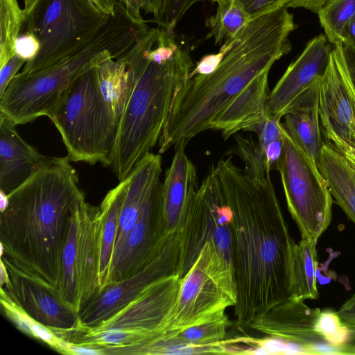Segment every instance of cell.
<instances>
[{"label":"cell","mask_w":355,"mask_h":355,"mask_svg":"<svg viewBox=\"0 0 355 355\" xmlns=\"http://www.w3.org/2000/svg\"><path fill=\"white\" fill-rule=\"evenodd\" d=\"M210 168L232 213L234 315L241 327L291 297L295 243L270 173L253 178L230 157Z\"/></svg>","instance_id":"obj_1"},{"label":"cell","mask_w":355,"mask_h":355,"mask_svg":"<svg viewBox=\"0 0 355 355\" xmlns=\"http://www.w3.org/2000/svg\"><path fill=\"white\" fill-rule=\"evenodd\" d=\"M293 15L282 8L250 20L232 38L217 68L188 78L177 92L160 136L159 153L184 146L210 130L216 116L257 76L291 50Z\"/></svg>","instance_id":"obj_2"},{"label":"cell","mask_w":355,"mask_h":355,"mask_svg":"<svg viewBox=\"0 0 355 355\" xmlns=\"http://www.w3.org/2000/svg\"><path fill=\"white\" fill-rule=\"evenodd\" d=\"M69 162L67 157H50L8 195L0 216L1 257L58 289L71 214L85 198Z\"/></svg>","instance_id":"obj_3"},{"label":"cell","mask_w":355,"mask_h":355,"mask_svg":"<svg viewBox=\"0 0 355 355\" xmlns=\"http://www.w3.org/2000/svg\"><path fill=\"white\" fill-rule=\"evenodd\" d=\"M193 67L189 53L178 46L162 60L146 51L142 64L132 71L110 166L119 182L159 142L175 96Z\"/></svg>","instance_id":"obj_4"},{"label":"cell","mask_w":355,"mask_h":355,"mask_svg":"<svg viewBox=\"0 0 355 355\" xmlns=\"http://www.w3.org/2000/svg\"><path fill=\"white\" fill-rule=\"evenodd\" d=\"M48 117L59 131L70 162L110 166L119 120L102 94L96 67L69 85Z\"/></svg>","instance_id":"obj_5"},{"label":"cell","mask_w":355,"mask_h":355,"mask_svg":"<svg viewBox=\"0 0 355 355\" xmlns=\"http://www.w3.org/2000/svg\"><path fill=\"white\" fill-rule=\"evenodd\" d=\"M279 340L284 354L355 355V322L290 297L241 326Z\"/></svg>","instance_id":"obj_6"},{"label":"cell","mask_w":355,"mask_h":355,"mask_svg":"<svg viewBox=\"0 0 355 355\" xmlns=\"http://www.w3.org/2000/svg\"><path fill=\"white\" fill-rule=\"evenodd\" d=\"M177 273L148 285L118 312L92 327L78 324L70 329L82 332L80 345L102 349L132 346L153 340L164 333L181 284Z\"/></svg>","instance_id":"obj_7"},{"label":"cell","mask_w":355,"mask_h":355,"mask_svg":"<svg viewBox=\"0 0 355 355\" xmlns=\"http://www.w3.org/2000/svg\"><path fill=\"white\" fill-rule=\"evenodd\" d=\"M237 301L233 270L212 241L206 242L182 278L178 295L164 324V332L221 319Z\"/></svg>","instance_id":"obj_8"},{"label":"cell","mask_w":355,"mask_h":355,"mask_svg":"<svg viewBox=\"0 0 355 355\" xmlns=\"http://www.w3.org/2000/svg\"><path fill=\"white\" fill-rule=\"evenodd\" d=\"M282 132V149L275 169L280 174L287 207L301 239L318 241L331 222L333 196L317 167L284 125Z\"/></svg>","instance_id":"obj_9"},{"label":"cell","mask_w":355,"mask_h":355,"mask_svg":"<svg viewBox=\"0 0 355 355\" xmlns=\"http://www.w3.org/2000/svg\"><path fill=\"white\" fill-rule=\"evenodd\" d=\"M103 215L85 198L75 207L62 256L59 291L78 315L99 290Z\"/></svg>","instance_id":"obj_10"},{"label":"cell","mask_w":355,"mask_h":355,"mask_svg":"<svg viewBox=\"0 0 355 355\" xmlns=\"http://www.w3.org/2000/svg\"><path fill=\"white\" fill-rule=\"evenodd\" d=\"M232 213L214 178L211 169L199 184L180 230V257L176 273L182 278L205 243L212 241L233 270ZM234 272V271H233Z\"/></svg>","instance_id":"obj_11"},{"label":"cell","mask_w":355,"mask_h":355,"mask_svg":"<svg viewBox=\"0 0 355 355\" xmlns=\"http://www.w3.org/2000/svg\"><path fill=\"white\" fill-rule=\"evenodd\" d=\"M180 257V232L172 233L160 253L135 275L105 286L81 308L79 322L92 327L107 319L137 297L153 282L176 273Z\"/></svg>","instance_id":"obj_12"},{"label":"cell","mask_w":355,"mask_h":355,"mask_svg":"<svg viewBox=\"0 0 355 355\" xmlns=\"http://www.w3.org/2000/svg\"><path fill=\"white\" fill-rule=\"evenodd\" d=\"M161 184L162 182L150 196L137 222L121 247L113 254L107 275L100 290L138 272L164 247L171 234L166 232L162 221Z\"/></svg>","instance_id":"obj_13"},{"label":"cell","mask_w":355,"mask_h":355,"mask_svg":"<svg viewBox=\"0 0 355 355\" xmlns=\"http://www.w3.org/2000/svg\"><path fill=\"white\" fill-rule=\"evenodd\" d=\"M343 43L333 46L320 87L319 118L325 139L355 168V116L343 78Z\"/></svg>","instance_id":"obj_14"},{"label":"cell","mask_w":355,"mask_h":355,"mask_svg":"<svg viewBox=\"0 0 355 355\" xmlns=\"http://www.w3.org/2000/svg\"><path fill=\"white\" fill-rule=\"evenodd\" d=\"M8 270L10 285L3 288L9 295L40 324L55 329H70L79 322V315L63 299L58 288L21 270L1 257Z\"/></svg>","instance_id":"obj_15"},{"label":"cell","mask_w":355,"mask_h":355,"mask_svg":"<svg viewBox=\"0 0 355 355\" xmlns=\"http://www.w3.org/2000/svg\"><path fill=\"white\" fill-rule=\"evenodd\" d=\"M332 48L324 34H320L306 43L300 56L290 64L270 92L266 105L268 116L281 119L291 104L323 76Z\"/></svg>","instance_id":"obj_16"},{"label":"cell","mask_w":355,"mask_h":355,"mask_svg":"<svg viewBox=\"0 0 355 355\" xmlns=\"http://www.w3.org/2000/svg\"><path fill=\"white\" fill-rule=\"evenodd\" d=\"M198 187L196 168L187 155L185 146H180L161 184V214L168 234L180 231Z\"/></svg>","instance_id":"obj_17"},{"label":"cell","mask_w":355,"mask_h":355,"mask_svg":"<svg viewBox=\"0 0 355 355\" xmlns=\"http://www.w3.org/2000/svg\"><path fill=\"white\" fill-rule=\"evenodd\" d=\"M15 124L0 112V190L9 195L49 161L18 134Z\"/></svg>","instance_id":"obj_18"},{"label":"cell","mask_w":355,"mask_h":355,"mask_svg":"<svg viewBox=\"0 0 355 355\" xmlns=\"http://www.w3.org/2000/svg\"><path fill=\"white\" fill-rule=\"evenodd\" d=\"M322 77L316 79L304 90L291 104L283 116V125L286 130L315 167L324 144L322 139L319 118Z\"/></svg>","instance_id":"obj_19"},{"label":"cell","mask_w":355,"mask_h":355,"mask_svg":"<svg viewBox=\"0 0 355 355\" xmlns=\"http://www.w3.org/2000/svg\"><path fill=\"white\" fill-rule=\"evenodd\" d=\"M266 71L253 79L214 119L210 130H219L225 140L240 130L250 131L267 117L270 93Z\"/></svg>","instance_id":"obj_20"},{"label":"cell","mask_w":355,"mask_h":355,"mask_svg":"<svg viewBox=\"0 0 355 355\" xmlns=\"http://www.w3.org/2000/svg\"><path fill=\"white\" fill-rule=\"evenodd\" d=\"M161 174L162 157L150 152L140 160L130 173L112 255L121 247L137 222L147 200L161 183Z\"/></svg>","instance_id":"obj_21"},{"label":"cell","mask_w":355,"mask_h":355,"mask_svg":"<svg viewBox=\"0 0 355 355\" xmlns=\"http://www.w3.org/2000/svg\"><path fill=\"white\" fill-rule=\"evenodd\" d=\"M317 168L337 205L355 224V168L330 143L326 142Z\"/></svg>","instance_id":"obj_22"},{"label":"cell","mask_w":355,"mask_h":355,"mask_svg":"<svg viewBox=\"0 0 355 355\" xmlns=\"http://www.w3.org/2000/svg\"><path fill=\"white\" fill-rule=\"evenodd\" d=\"M317 243L318 241L305 239H301L300 242L295 243L290 297L302 300L318 297Z\"/></svg>","instance_id":"obj_23"},{"label":"cell","mask_w":355,"mask_h":355,"mask_svg":"<svg viewBox=\"0 0 355 355\" xmlns=\"http://www.w3.org/2000/svg\"><path fill=\"white\" fill-rule=\"evenodd\" d=\"M130 180V175L123 181L119 182L116 187L108 191L99 206L103 215L100 262V288L108 273L121 211Z\"/></svg>","instance_id":"obj_24"},{"label":"cell","mask_w":355,"mask_h":355,"mask_svg":"<svg viewBox=\"0 0 355 355\" xmlns=\"http://www.w3.org/2000/svg\"><path fill=\"white\" fill-rule=\"evenodd\" d=\"M0 303L2 312L21 332L44 343L58 352L69 354L71 344L31 318L2 287L0 289Z\"/></svg>","instance_id":"obj_25"},{"label":"cell","mask_w":355,"mask_h":355,"mask_svg":"<svg viewBox=\"0 0 355 355\" xmlns=\"http://www.w3.org/2000/svg\"><path fill=\"white\" fill-rule=\"evenodd\" d=\"M102 94L120 121L132 83V71L123 64L105 62L96 66Z\"/></svg>","instance_id":"obj_26"},{"label":"cell","mask_w":355,"mask_h":355,"mask_svg":"<svg viewBox=\"0 0 355 355\" xmlns=\"http://www.w3.org/2000/svg\"><path fill=\"white\" fill-rule=\"evenodd\" d=\"M231 324L226 315L219 320L186 329L164 332L158 338L164 343H180L197 347H207L225 340Z\"/></svg>","instance_id":"obj_27"},{"label":"cell","mask_w":355,"mask_h":355,"mask_svg":"<svg viewBox=\"0 0 355 355\" xmlns=\"http://www.w3.org/2000/svg\"><path fill=\"white\" fill-rule=\"evenodd\" d=\"M250 21L237 1H223L218 4L216 14L206 21L207 26L210 28L207 37H214L216 44L225 42L234 37Z\"/></svg>","instance_id":"obj_28"},{"label":"cell","mask_w":355,"mask_h":355,"mask_svg":"<svg viewBox=\"0 0 355 355\" xmlns=\"http://www.w3.org/2000/svg\"><path fill=\"white\" fill-rule=\"evenodd\" d=\"M317 13L331 44L343 43L345 30L355 15V0H327Z\"/></svg>","instance_id":"obj_29"},{"label":"cell","mask_w":355,"mask_h":355,"mask_svg":"<svg viewBox=\"0 0 355 355\" xmlns=\"http://www.w3.org/2000/svg\"><path fill=\"white\" fill-rule=\"evenodd\" d=\"M235 145L229 153L237 155L244 163V171L249 176L262 179L270 170L266 165L265 153L260 148L258 142L251 137H243L237 135L235 137Z\"/></svg>","instance_id":"obj_30"},{"label":"cell","mask_w":355,"mask_h":355,"mask_svg":"<svg viewBox=\"0 0 355 355\" xmlns=\"http://www.w3.org/2000/svg\"><path fill=\"white\" fill-rule=\"evenodd\" d=\"M203 0H166L159 15L164 29L173 32L176 24L195 3Z\"/></svg>","instance_id":"obj_31"},{"label":"cell","mask_w":355,"mask_h":355,"mask_svg":"<svg viewBox=\"0 0 355 355\" xmlns=\"http://www.w3.org/2000/svg\"><path fill=\"white\" fill-rule=\"evenodd\" d=\"M243 8L250 20L282 8L295 7L296 0H235Z\"/></svg>","instance_id":"obj_32"},{"label":"cell","mask_w":355,"mask_h":355,"mask_svg":"<svg viewBox=\"0 0 355 355\" xmlns=\"http://www.w3.org/2000/svg\"><path fill=\"white\" fill-rule=\"evenodd\" d=\"M280 120L268 115L264 121L250 130L257 135V142L265 155L267 147L272 142L283 137V124Z\"/></svg>","instance_id":"obj_33"},{"label":"cell","mask_w":355,"mask_h":355,"mask_svg":"<svg viewBox=\"0 0 355 355\" xmlns=\"http://www.w3.org/2000/svg\"><path fill=\"white\" fill-rule=\"evenodd\" d=\"M229 48L230 42L225 41L218 53L202 57L190 71L188 78H191L196 75H207L212 73L217 68Z\"/></svg>","instance_id":"obj_34"},{"label":"cell","mask_w":355,"mask_h":355,"mask_svg":"<svg viewBox=\"0 0 355 355\" xmlns=\"http://www.w3.org/2000/svg\"><path fill=\"white\" fill-rule=\"evenodd\" d=\"M38 49V44L34 37L24 36L15 41L16 53L22 58L29 59L35 55Z\"/></svg>","instance_id":"obj_35"},{"label":"cell","mask_w":355,"mask_h":355,"mask_svg":"<svg viewBox=\"0 0 355 355\" xmlns=\"http://www.w3.org/2000/svg\"><path fill=\"white\" fill-rule=\"evenodd\" d=\"M21 61L11 58L1 66L0 72V96L3 93L10 81L13 79L16 71L19 68Z\"/></svg>","instance_id":"obj_36"},{"label":"cell","mask_w":355,"mask_h":355,"mask_svg":"<svg viewBox=\"0 0 355 355\" xmlns=\"http://www.w3.org/2000/svg\"><path fill=\"white\" fill-rule=\"evenodd\" d=\"M340 67H341V72L343 75V78L344 80L345 85L348 94V96L351 103V105L352 106V109L354 111V114L355 116V89L353 86V84L352 83L347 67L346 65L344 53H343H343L341 56V60H340Z\"/></svg>","instance_id":"obj_37"},{"label":"cell","mask_w":355,"mask_h":355,"mask_svg":"<svg viewBox=\"0 0 355 355\" xmlns=\"http://www.w3.org/2000/svg\"><path fill=\"white\" fill-rule=\"evenodd\" d=\"M343 46V53L347 70L355 89V50Z\"/></svg>","instance_id":"obj_38"},{"label":"cell","mask_w":355,"mask_h":355,"mask_svg":"<svg viewBox=\"0 0 355 355\" xmlns=\"http://www.w3.org/2000/svg\"><path fill=\"white\" fill-rule=\"evenodd\" d=\"M343 44L355 50V15L345 30Z\"/></svg>","instance_id":"obj_39"},{"label":"cell","mask_w":355,"mask_h":355,"mask_svg":"<svg viewBox=\"0 0 355 355\" xmlns=\"http://www.w3.org/2000/svg\"><path fill=\"white\" fill-rule=\"evenodd\" d=\"M327 1V0H296L294 8H302L317 13L321 6Z\"/></svg>","instance_id":"obj_40"},{"label":"cell","mask_w":355,"mask_h":355,"mask_svg":"<svg viewBox=\"0 0 355 355\" xmlns=\"http://www.w3.org/2000/svg\"><path fill=\"white\" fill-rule=\"evenodd\" d=\"M338 312L343 317L355 318V293L340 307Z\"/></svg>","instance_id":"obj_41"},{"label":"cell","mask_w":355,"mask_h":355,"mask_svg":"<svg viewBox=\"0 0 355 355\" xmlns=\"http://www.w3.org/2000/svg\"><path fill=\"white\" fill-rule=\"evenodd\" d=\"M60 10V3L58 1H54L49 8L46 19L48 22L53 21L59 15Z\"/></svg>","instance_id":"obj_42"},{"label":"cell","mask_w":355,"mask_h":355,"mask_svg":"<svg viewBox=\"0 0 355 355\" xmlns=\"http://www.w3.org/2000/svg\"><path fill=\"white\" fill-rule=\"evenodd\" d=\"M0 284L1 287H8L10 285L8 272L2 260H1Z\"/></svg>","instance_id":"obj_43"},{"label":"cell","mask_w":355,"mask_h":355,"mask_svg":"<svg viewBox=\"0 0 355 355\" xmlns=\"http://www.w3.org/2000/svg\"><path fill=\"white\" fill-rule=\"evenodd\" d=\"M8 205V196L0 190V211H4Z\"/></svg>","instance_id":"obj_44"},{"label":"cell","mask_w":355,"mask_h":355,"mask_svg":"<svg viewBox=\"0 0 355 355\" xmlns=\"http://www.w3.org/2000/svg\"><path fill=\"white\" fill-rule=\"evenodd\" d=\"M210 1H211L212 2H214V3H217L218 4L221 2L227 1V0H210Z\"/></svg>","instance_id":"obj_45"}]
</instances>
